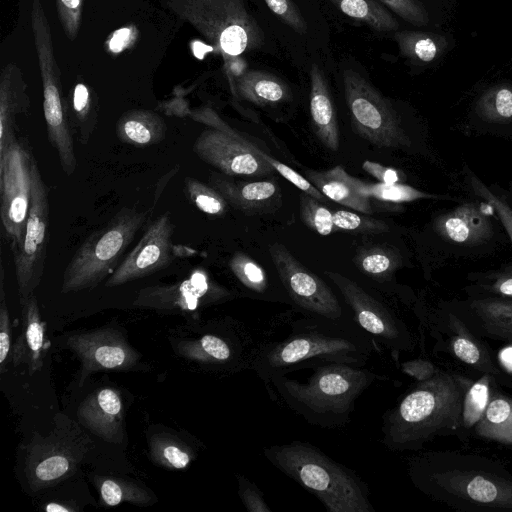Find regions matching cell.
Segmentation results:
<instances>
[{"label": "cell", "mask_w": 512, "mask_h": 512, "mask_svg": "<svg viewBox=\"0 0 512 512\" xmlns=\"http://www.w3.org/2000/svg\"><path fill=\"white\" fill-rule=\"evenodd\" d=\"M406 465L414 487L434 501L466 512H512V472L501 461L473 452L420 450Z\"/></svg>", "instance_id": "6da1fadb"}, {"label": "cell", "mask_w": 512, "mask_h": 512, "mask_svg": "<svg viewBox=\"0 0 512 512\" xmlns=\"http://www.w3.org/2000/svg\"><path fill=\"white\" fill-rule=\"evenodd\" d=\"M473 381L465 374L441 369L416 382L383 414L380 442L391 451L417 452L437 437L456 436L464 396Z\"/></svg>", "instance_id": "7a4b0ae2"}, {"label": "cell", "mask_w": 512, "mask_h": 512, "mask_svg": "<svg viewBox=\"0 0 512 512\" xmlns=\"http://www.w3.org/2000/svg\"><path fill=\"white\" fill-rule=\"evenodd\" d=\"M316 317L291 324L290 332L277 340L256 344L250 369L264 381L295 369L322 362L364 366L374 341L357 326Z\"/></svg>", "instance_id": "3957f363"}, {"label": "cell", "mask_w": 512, "mask_h": 512, "mask_svg": "<svg viewBox=\"0 0 512 512\" xmlns=\"http://www.w3.org/2000/svg\"><path fill=\"white\" fill-rule=\"evenodd\" d=\"M306 381L284 374L272 377L266 386L277 400L311 425L335 428L350 422L358 397L378 378L363 366L322 362Z\"/></svg>", "instance_id": "277c9868"}, {"label": "cell", "mask_w": 512, "mask_h": 512, "mask_svg": "<svg viewBox=\"0 0 512 512\" xmlns=\"http://www.w3.org/2000/svg\"><path fill=\"white\" fill-rule=\"evenodd\" d=\"M278 470L316 496L329 512H375L367 484L318 447L294 440L263 449Z\"/></svg>", "instance_id": "5b68a950"}, {"label": "cell", "mask_w": 512, "mask_h": 512, "mask_svg": "<svg viewBox=\"0 0 512 512\" xmlns=\"http://www.w3.org/2000/svg\"><path fill=\"white\" fill-rule=\"evenodd\" d=\"M147 217L148 211L124 207L107 225L90 234L66 266L61 293L93 289L110 276Z\"/></svg>", "instance_id": "8992f818"}, {"label": "cell", "mask_w": 512, "mask_h": 512, "mask_svg": "<svg viewBox=\"0 0 512 512\" xmlns=\"http://www.w3.org/2000/svg\"><path fill=\"white\" fill-rule=\"evenodd\" d=\"M93 447L82 426L58 413L47 435L34 433L25 446L24 472L33 492L50 488L73 475Z\"/></svg>", "instance_id": "52a82bcc"}, {"label": "cell", "mask_w": 512, "mask_h": 512, "mask_svg": "<svg viewBox=\"0 0 512 512\" xmlns=\"http://www.w3.org/2000/svg\"><path fill=\"white\" fill-rule=\"evenodd\" d=\"M169 7L225 56L260 49L264 32L244 0H169Z\"/></svg>", "instance_id": "ba28073f"}, {"label": "cell", "mask_w": 512, "mask_h": 512, "mask_svg": "<svg viewBox=\"0 0 512 512\" xmlns=\"http://www.w3.org/2000/svg\"><path fill=\"white\" fill-rule=\"evenodd\" d=\"M193 118L210 125L196 138L192 150L199 159L227 176H267L275 169L261 149L234 131L209 108L193 112Z\"/></svg>", "instance_id": "9c48e42d"}, {"label": "cell", "mask_w": 512, "mask_h": 512, "mask_svg": "<svg viewBox=\"0 0 512 512\" xmlns=\"http://www.w3.org/2000/svg\"><path fill=\"white\" fill-rule=\"evenodd\" d=\"M346 103L355 131L378 147L407 149L410 138L389 101L353 69L342 74Z\"/></svg>", "instance_id": "30bf717a"}, {"label": "cell", "mask_w": 512, "mask_h": 512, "mask_svg": "<svg viewBox=\"0 0 512 512\" xmlns=\"http://www.w3.org/2000/svg\"><path fill=\"white\" fill-rule=\"evenodd\" d=\"M422 325L435 340V352L446 353L465 368L490 375L501 387L512 390V375L501 367L486 339L473 333L448 307L444 306Z\"/></svg>", "instance_id": "8fae6325"}, {"label": "cell", "mask_w": 512, "mask_h": 512, "mask_svg": "<svg viewBox=\"0 0 512 512\" xmlns=\"http://www.w3.org/2000/svg\"><path fill=\"white\" fill-rule=\"evenodd\" d=\"M49 196L39 167L32 157V196L23 241L12 249L20 299L39 286L49 240Z\"/></svg>", "instance_id": "7c38bea8"}, {"label": "cell", "mask_w": 512, "mask_h": 512, "mask_svg": "<svg viewBox=\"0 0 512 512\" xmlns=\"http://www.w3.org/2000/svg\"><path fill=\"white\" fill-rule=\"evenodd\" d=\"M353 312V318L374 343L389 349L395 357L414 348V338L403 320L358 283L336 272H325Z\"/></svg>", "instance_id": "4fadbf2b"}, {"label": "cell", "mask_w": 512, "mask_h": 512, "mask_svg": "<svg viewBox=\"0 0 512 512\" xmlns=\"http://www.w3.org/2000/svg\"><path fill=\"white\" fill-rule=\"evenodd\" d=\"M230 295V291L214 282L206 271L196 269L181 281L141 288L133 306L198 319L201 309L220 303Z\"/></svg>", "instance_id": "5bb4252c"}, {"label": "cell", "mask_w": 512, "mask_h": 512, "mask_svg": "<svg viewBox=\"0 0 512 512\" xmlns=\"http://www.w3.org/2000/svg\"><path fill=\"white\" fill-rule=\"evenodd\" d=\"M1 221L12 249L21 245L32 196V155L17 140L0 157Z\"/></svg>", "instance_id": "9a60e30c"}, {"label": "cell", "mask_w": 512, "mask_h": 512, "mask_svg": "<svg viewBox=\"0 0 512 512\" xmlns=\"http://www.w3.org/2000/svg\"><path fill=\"white\" fill-rule=\"evenodd\" d=\"M279 278L292 301L315 317L341 320L343 309L331 288L280 243L269 247Z\"/></svg>", "instance_id": "2e32d148"}, {"label": "cell", "mask_w": 512, "mask_h": 512, "mask_svg": "<svg viewBox=\"0 0 512 512\" xmlns=\"http://www.w3.org/2000/svg\"><path fill=\"white\" fill-rule=\"evenodd\" d=\"M173 233L170 213L165 212L148 225L136 246L107 278L105 286H121L167 268L176 256Z\"/></svg>", "instance_id": "e0dca14e"}, {"label": "cell", "mask_w": 512, "mask_h": 512, "mask_svg": "<svg viewBox=\"0 0 512 512\" xmlns=\"http://www.w3.org/2000/svg\"><path fill=\"white\" fill-rule=\"evenodd\" d=\"M66 346L81 363L80 384L93 372L128 371L140 361L139 353L127 342L119 329L103 327L70 335Z\"/></svg>", "instance_id": "ac0fdd59"}, {"label": "cell", "mask_w": 512, "mask_h": 512, "mask_svg": "<svg viewBox=\"0 0 512 512\" xmlns=\"http://www.w3.org/2000/svg\"><path fill=\"white\" fill-rule=\"evenodd\" d=\"M255 345L244 332L232 337L208 333L198 339L180 342L177 352L192 361L238 371L250 369Z\"/></svg>", "instance_id": "d6986e66"}, {"label": "cell", "mask_w": 512, "mask_h": 512, "mask_svg": "<svg viewBox=\"0 0 512 512\" xmlns=\"http://www.w3.org/2000/svg\"><path fill=\"white\" fill-rule=\"evenodd\" d=\"M446 307L479 337L512 344V300L472 296L465 302Z\"/></svg>", "instance_id": "ffe728a7"}, {"label": "cell", "mask_w": 512, "mask_h": 512, "mask_svg": "<svg viewBox=\"0 0 512 512\" xmlns=\"http://www.w3.org/2000/svg\"><path fill=\"white\" fill-rule=\"evenodd\" d=\"M209 183L229 205L247 215L273 213L282 205L281 190L275 180H233L212 173Z\"/></svg>", "instance_id": "44dd1931"}, {"label": "cell", "mask_w": 512, "mask_h": 512, "mask_svg": "<svg viewBox=\"0 0 512 512\" xmlns=\"http://www.w3.org/2000/svg\"><path fill=\"white\" fill-rule=\"evenodd\" d=\"M78 423L100 439L110 443L124 440V407L120 393L101 388L88 395L76 412Z\"/></svg>", "instance_id": "7402d4cb"}, {"label": "cell", "mask_w": 512, "mask_h": 512, "mask_svg": "<svg viewBox=\"0 0 512 512\" xmlns=\"http://www.w3.org/2000/svg\"><path fill=\"white\" fill-rule=\"evenodd\" d=\"M435 229L442 238L465 246L480 244L493 233L489 213L477 202L463 203L441 215L435 222Z\"/></svg>", "instance_id": "603a6c76"}, {"label": "cell", "mask_w": 512, "mask_h": 512, "mask_svg": "<svg viewBox=\"0 0 512 512\" xmlns=\"http://www.w3.org/2000/svg\"><path fill=\"white\" fill-rule=\"evenodd\" d=\"M22 330L12 347L14 366L24 363L28 373L33 375L43 367L45 352L49 347L45 341L43 322L34 294L20 299Z\"/></svg>", "instance_id": "cb8c5ba5"}, {"label": "cell", "mask_w": 512, "mask_h": 512, "mask_svg": "<svg viewBox=\"0 0 512 512\" xmlns=\"http://www.w3.org/2000/svg\"><path fill=\"white\" fill-rule=\"evenodd\" d=\"M30 101L21 69L7 64L0 76V157L17 140L14 134L16 116L27 112Z\"/></svg>", "instance_id": "d4e9b609"}, {"label": "cell", "mask_w": 512, "mask_h": 512, "mask_svg": "<svg viewBox=\"0 0 512 512\" xmlns=\"http://www.w3.org/2000/svg\"><path fill=\"white\" fill-rule=\"evenodd\" d=\"M306 178L330 200L364 214L373 213L370 198L357 189L358 178L349 175L342 166L307 170Z\"/></svg>", "instance_id": "484cf974"}, {"label": "cell", "mask_w": 512, "mask_h": 512, "mask_svg": "<svg viewBox=\"0 0 512 512\" xmlns=\"http://www.w3.org/2000/svg\"><path fill=\"white\" fill-rule=\"evenodd\" d=\"M310 113L316 135L331 151L339 148V129L332 97L318 65L310 69Z\"/></svg>", "instance_id": "4316f807"}, {"label": "cell", "mask_w": 512, "mask_h": 512, "mask_svg": "<svg viewBox=\"0 0 512 512\" xmlns=\"http://www.w3.org/2000/svg\"><path fill=\"white\" fill-rule=\"evenodd\" d=\"M471 438L512 448V396L500 385L493 389L489 404L472 430Z\"/></svg>", "instance_id": "83f0119b"}, {"label": "cell", "mask_w": 512, "mask_h": 512, "mask_svg": "<svg viewBox=\"0 0 512 512\" xmlns=\"http://www.w3.org/2000/svg\"><path fill=\"white\" fill-rule=\"evenodd\" d=\"M167 125L154 111L133 109L123 113L116 123V135L126 144L146 147L162 142Z\"/></svg>", "instance_id": "f1b7e54d"}, {"label": "cell", "mask_w": 512, "mask_h": 512, "mask_svg": "<svg viewBox=\"0 0 512 512\" xmlns=\"http://www.w3.org/2000/svg\"><path fill=\"white\" fill-rule=\"evenodd\" d=\"M238 95L256 105H275L290 99L291 92L280 78L263 71H247L236 80Z\"/></svg>", "instance_id": "f546056e"}, {"label": "cell", "mask_w": 512, "mask_h": 512, "mask_svg": "<svg viewBox=\"0 0 512 512\" xmlns=\"http://www.w3.org/2000/svg\"><path fill=\"white\" fill-rule=\"evenodd\" d=\"M499 385L487 374L479 375L468 388L462 406L460 426L456 436L462 442L471 438L475 425L483 417L489 404L493 389Z\"/></svg>", "instance_id": "4dcf8cb0"}, {"label": "cell", "mask_w": 512, "mask_h": 512, "mask_svg": "<svg viewBox=\"0 0 512 512\" xmlns=\"http://www.w3.org/2000/svg\"><path fill=\"white\" fill-rule=\"evenodd\" d=\"M394 39L398 44L401 56L414 64H429L444 52V37L423 31H397Z\"/></svg>", "instance_id": "1f68e13d"}, {"label": "cell", "mask_w": 512, "mask_h": 512, "mask_svg": "<svg viewBox=\"0 0 512 512\" xmlns=\"http://www.w3.org/2000/svg\"><path fill=\"white\" fill-rule=\"evenodd\" d=\"M101 502L106 506H116L128 502L138 506L152 505L155 495L136 482L115 477L96 476Z\"/></svg>", "instance_id": "d6a6232c"}, {"label": "cell", "mask_w": 512, "mask_h": 512, "mask_svg": "<svg viewBox=\"0 0 512 512\" xmlns=\"http://www.w3.org/2000/svg\"><path fill=\"white\" fill-rule=\"evenodd\" d=\"M347 17L360 21L378 32H392L399 27L391 13L374 0H330Z\"/></svg>", "instance_id": "836d02e7"}, {"label": "cell", "mask_w": 512, "mask_h": 512, "mask_svg": "<svg viewBox=\"0 0 512 512\" xmlns=\"http://www.w3.org/2000/svg\"><path fill=\"white\" fill-rule=\"evenodd\" d=\"M149 455L159 466L185 469L195 459L193 450L181 439L168 433H156L149 440Z\"/></svg>", "instance_id": "e575fe53"}, {"label": "cell", "mask_w": 512, "mask_h": 512, "mask_svg": "<svg viewBox=\"0 0 512 512\" xmlns=\"http://www.w3.org/2000/svg\"><path fill=\"white\" fill-rule=\"evenodd\" d=\"M71 122L79 140L86 145L94 133L98 122L97 100L90 88L77 83L71 97Z\"/></svg>", "instance_id": "d590c367"}, {"label": "cell", "mask_w": 512, "mask_h": 512, "mask_svg": "<svg viewBox=\"0 0 512 512\" xmlns=\"http://www.w3.org/2000/svg\"><path fill=\"white\" fill-rule=\"evenodd\" d=\"M476 112L483 120L503 123L512 119V86L498 85L485 91L476 104Z\"/></svg>", "instance_id": "8d00e7d4"}, {"label": "cell", "mask_w": 512, "mask_h": 512, "mask_svg": "<svg viewBox=\"0 0 512 512\" xmlns=\"http://www.w3.org/2000/svg\"><path fill=\"white\" fill-rule=\"evenodd\" d=\"M357 189L369 198L392 203H404L434 197L403 183H367L358 179Z\"/></svg>", "instance_id": "74e56055"}, {"label": "cell", "mask_w": 512, "mask_h": 512, "mask_svg": "<svg viewBox=\"0 0 512 512\" xmlns=\"http://www.w3.org/2000/svg\"><path fill=\"white\" fill-rule=\"evenodd\" d=\"M184 189L188 198L200 211L214 216L225 214L228 203L211 185L187 176L184 179Z\"/></svg>", "instance_id": "f35d334b"}, {"label": "cell", "mask_w": 512, "mask_h": 512, "mask_svg": "<svg viewBox=\"0 0 512 512\" xmlns=\"http://www.w3.org/2000/svg\"><path fill=\"white\" fill-rule=\"evenodd\" d=\"M229 266L235 277L250 291L258 294L266 292L268 288L266 273L252 258L242 252H236Z\"/></svg>", "instance_id": "ab89813d"}, {"label": "cell", "mask_w": 512, "mask_h": 512, "mask_svg": "<svg viewBox=\"0 0 512 512\" xmlns=\"http://www.w3.org/2000/svg\"><path fill=\"white\" fill-rule=\"evenodd\" d=\"M355 263L369 276L387 278L398 267L399 258L386 248L374 247L360 252Z\"/></svg>", "instance_id": "60d3db41"}, {"label": "cell", "mask_w": 512, "mask_h": 512, "mask_svg": "<svg viewBox=\"0 0 512 512\" xmlns=\"http://www.w3.org/2000/svg\"><path fill=\"white\" fill-rule=\"evenodd\" d=\"M300 214L304 223L322 236H327L335 230L333 213L306 193L300 199Z\"/></svg>", "instance_id": "b9f144b4"}, {"label": "cell", "mask_w": 512, "mask_h": 512, "mask_svg": "<svg viewBox=\"0 0 512 512\" xmlns=\"http://www.w3.org/2000/svg\"><path fill=\"white\" fill-rule=\"evenodd\" d=\"M333 223L335 230L359 233H382L389 230L388 225L382 220L362 216L348 210L333 212Z\"/></svg>", "instance_id": "7bdbcfd3"}, {"label": "cell", "mask_w": 512, "mask_h": 512, "mask_svg": "<svg viewBox=\"0 0 512 512\" xmlns=\"http://www.w3.org/2000/svg\"><path fill=\"white\" fill-rule=\"evenodd\" d=\"M470 184L474 193L485 200L495 210L512 241V209L505 201L491 192L477 177L471 175Z\"/></svg>", "instance_id": "ee69618b"}, {"label": "cell", "mask_w": 512, "mask_h": 512, "mask_svg": "<svg viewBox=\"0 0 512 512\" xmlns=\"http://www.w3.org/2000/svg\"><path fill=\"white\" fill-rule=\"evenodd\" d=\"M83 1L55 0L63 31L70 40L76 38L81 26Z\"/></svg>", "instance_id": "f6af8a7d"}, {"label": "cell", "mask_w": 512, "mask_h": 512, "mask_svg": "<svg viewBox=\"0 0 512 512\" xmlns=\"http://www.w3.org/2000/svg\"><path fill=\"white\" fill-rule=\"evenodd\" d=\"M11 325L4 292V269L1 265L0 275V371L4 372L5 365L12 352Z\"/></svg>", "instance_id": "bcb514c9"}, {"label": "cell", "mask_w": 512, "mask_h": 512, "mask_svg": "<svg viewBox=\"0 0 512 512\" xmlns=\"http://www.w3.org/2000/svg\"><path fill=\"white\" fill-rule=\"evenodd\" d=\"M262 157L277 171L282 177L294 184L304 193L314 197L318 201L325 202L327 197L324 196L307 178L296 172L289 166L266 154L261 150Z\"/></svg>", "instance_id": "7dc6e473"}, {"label": "cell", "mask_w": 512, "mask_h": 512, "mask_svg": "<svg viewBox=\"0 0 512 512\" xmlns=\"http://www.w3.org/2000/svg\"><path fill=\"white\" fill-rule=\"evenodd\" d=\"M268 8L285 24L299 34L307 31V24L292 0H264Z\"/></svg>", "instance_id": "c3c4849f"}, {"label": "cell", "mask_w": 512, "mask_h": 512, "mask_svg": "<svg viewBox=\"0 0 512 512\" xmlns=\"http://www.w3.org/2000/svg\"><path fill=\"white\" fill-rule=\"evenodd\" d=\"M407 22L423 26L429 22L426 9L419 0H379Z\"/></svg>", "instance_id": "681fc988"}, {"label": "cell", "mask_w": 512, "mask_h": 512, "mask_svg": "<svg viewBox=\"0 0 512 512\" xmlns=\"http://www.w3.org/2000/svg\"><path fill=\"white\" fill-rule=\"evenodd\" d=\"M239 497L249 512H271L260 489L245 476L237 475Z\"/></svg>", "instance_id": "f907efd6"}, {"label": "cell", "mask_w": 512, "mask_h": 512, "mask_svg": "<svg viewBox=\"0 0 512 512\" xmlns=\"http://www.w3.org/2000/svg\"><path fill=\"white\" fill-rule=\"evenodd\" d=\"M479 287L487 293L484 296L512 300V271L485 277Z\"/></svg>", "instance_id": "816d5d0a"}, {"label": "cell", "mask_w": 512, "mask_h": 512, "mask_svg": "<svg viewBox=\"0 0 512 512\" xmlns=\"http://www.w3.org/2000/svg\"><path fill=\"white\" fill-rule=\"evenodd\" d=\"M401 370L418 382L431 378L440 371L441 368L428 359L418 358L403 362L401 364Z\"/></svg>", "instance_id": "f5cc1de1"}, {"label": "cell", "mask_w": 512, "mask_h": 512, "mask_svg": "<svg viewBox=\"0 0 512 512\" xmlns=\"http://www.w3.org/2000/svg\"><path fill=\"white\" fill-rule=\"evenodd\" d=\"M362 168L380 183H402L406 178L403 172L391 167L383 166L382 164L373 161H364L362 163Z\"/></svg>", "instance_id": "db71d44e"}, {"label": "cell", "mask_w": 512, "mask_h": 512, "mask_svg": "<svg viewBox=\"0 0 512 512\" xmlns=\"http://www.w3.org/2000/svg\"><path fill=\"white\" fill-rule=\"evenodd\" d=\"M134 30L130 27L121 28L113 33L109 40V49L119 53L126 49L134 38Z\"/></svg>", "instance_id": "11a10c76"}, {"label": "cell", "mask_w": 512, "mask_h": 512, "mask_svg": "<svg viewBox=\"0 0 512 512\" xmlns=\"http://www.w3.org/2000/svg\"><path fill=\"white\" fill-rule=\"evenodd\" d=\"M46 511H49V512H58V511H64V512H67V511H73L72 508L70 507H66L65 505H62V504H59V503H48L46 504L45 508H44Z\"/></svg>", "instance_id": "9f6ffc18"}]
</instances>
